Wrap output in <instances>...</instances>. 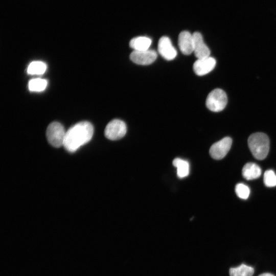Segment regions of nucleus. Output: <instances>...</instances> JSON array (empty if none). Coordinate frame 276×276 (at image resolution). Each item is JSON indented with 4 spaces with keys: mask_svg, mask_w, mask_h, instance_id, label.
Returning <instances> with one entry per match:
<instances>
[{
    "mask_svg": "<svg viewBox=\"0 0 276 276\" xmlns=\"http://www.w3.org/2000/svg\"><path fill=\"white\" fill-rule=\"evenodd\" d=\"M261 169L256 164L248 163L246 164L242 171L243 177L246 180H252L259 178L261 175Z\"/></svg>",
    "mask_w": 276,
    "mask_h": 276,
    "instance_id": "nucleus-12",
    "label": "nucleus"
},
{
    "mask_svg": "<svg viewBox=\"0 0 276 276\" xmlns=\"http://www.w3.org/2000/svg\"><path fill=\"white\" fill-rule=\"evenodd\" d=\"M94 127L87 121L79 122L66 131L63 146L70 152H73L88 143L92 138Z\"/></svg>",
    "mask_w": 276,
    "mask_h": 276,
    "instance_id": "nucleus-1",
    "label": "nucleus"
},
{
    "mask_svg": "<svg viewBox=\"0 0 276 276\" xmlns=\"http://www.w3.org/2000/svg\"><path fill=\"white\" fill-rule=\"evenodd\" d=\"M232 139L230 137H225L212 145L210 149V154L215 159L223 158L231 149Z\"/></svg>",
    "mask_w": 276,
    "mask_h": 276,
    "instance_id": "nucleus-6",
    "label": "nucleus"
},
{
    "mask_svg": "<svg viewBox=\"0 0 276 276\" xmlns=\"http://www.w3.org/2000/svg\"><path fill=\"white\" fill-rule=\"evenodd\" d=\"M235 192L240 198L246 199L249 196L250 189L245 184L239 183L236 186Z\"/></svg>",
    "mask_w": 276,
    "mask_h": 276,
    "instance_id": "nucleus-18",
    "label": "nucleus"
},
{
    "mask_svg": "<svg viewBox=\"0 0 276 276\" xmlns=\"http://www.w3.org/2000/svg\"><path fill=\"white\" fill-rule=\"evenodd\" d=\"M230 276H252L254 273V268L251 266L242 264L229 269Z\"/></svg>",
    "mask_w": 276,
    "mask_h": 276,
    "instance_id": "nucleus-15",
    "label": "nucleus"
},
{
    "mask_svg": "<svg viewBox=\"0 0 276 276\" xmlns=\"http://www.w3.org/2000/svg\"><path fill=\"white\" fill-rule=\"evenodd\" d=\"M178 44L182 54L188 55L193 52L194 41L193 34L183 31L178 36Z\"/></svg>",
    "mask_w": 276,
    "mask_h": 276,
    "instance_id": "nucleus-11",
    "label": "nucleus"
},
{
    "mask_svg": "<svg viewBox=\"0 0 276 276\" xmlns=\"http://www.w3.org/2000/svg\"><path fill=\"white\" fill-rule=\"evenodd\" d=\"M157 58V53L154 50L133 51L130 55V60L140 65H149L153 63Z\"/></svg>",
    "mask_w": 276,
    "mask_h": 276,
    "instance_id": "nucleus-7",
    "label": "nucleus"
},
{
    "mask_svg": "<svg viewBox=\"0 0 276 276\" xmlns=\"http://www.w3.org/2000/svg\"><path fill=\"white\" fill-rule=\"evenodd\" d=\"M264 182L268 187H273L276 186V175L273 171L268 170L264 174Z\"/></svg>",
    "mask_w": 276,
    "mask_h": 276,
    "instance_id": "nucleus-19",
    "label": "nucleus"
},
{
    "mask_svg": "<svg viewBox=\"0 0 276 276\" xmlns=\"http://www.w3.org/2000/svg\"><path fill=\"white\" fill-rule=\"evenodd\" d=\"M46 68L45 63L40 61H35L29 65L27 72L31 75H41L45 72Z\"/></svg>",
    "mask_w": 276,
    "mask_h": 276,
    "instance_id": "nucleus-16",
    "label": "nucleus"
},
{
    "mask_svg": "<svg viewBox=\"0 0 276 276\" xmlns=\"http://www.w3.org/2000/svg\"><path fill=\"white\" fill-rule=\"evenodd\" d=\"M216 63V60L210 56L197 59L193 64V69L198 76H203L212 71L214 68Z\"/></svg>",
    "mask_w": 276,
    "mask_h": 276,
    "instance_id": "nucleus-8",
    "label": "nucleus"
},
{
    "mask_svg": "<svg viewBox=\"0 0 276 276\" xmlns=\"http://www.w3.org/2000/svg\"><path fill=\"white\" fill-rule=\"evenodd\" d=\"M194 47L193 52L197 59H201L210 56V50L203 40L202 35L195 32L193 34Z\"/></svg>",
    "mask_w": 276,
    "mask_h": 276,
    "instance_id": "nucleus-10",
    "label": "nucleus"
},
{
    "mask_svg": "<svg viewBox=\"0 0 276 276\" xmlns=\"http://www.w3.org/2000/svg\"><path fill=\"white\" fill-rule=\"evenodd\" d=\"M47 81L41 78L31 79L28 83V87L30 91H41L45 89L47 85Z\"/></svg>",
    "mask_w": 276,
    "mask_h": 276,
    "instance_id": "nucleus-17",
    "label": "nucleus"
},
{
    "mask_svg": "<svg viewBox=\"0 0 276 276\" xmlns=\"http://www.w3.org/2000/svg\"><path fill=\"white\" fill-rule=\"evenodd\" d=\"M152 41L146 36H139L132 38L129 42V46L134 51H141L149 50Z\"/></svg>",
    "mask_w": 276,
    "mask_h": 276,
    "instance_id": "nucleus-13",
    "label": "nucleus"
},
{
    "mask_svg": "<svg viewBox=\"0 0 276 276\" xmlns=\"http://www.w3.org/2000/svg\"><path fill=\"white\" fill-rule=\"evenodd\" d=\"M126 131L127 127L125 123L121 120L114 119L106 125L104 134L108 139L115 141L124 137Z\"/></svg>",
    "mask_w": 276,
    "mask_h": 276,
    "instance_id": "nucleus-5",
    "label": "nucleus"
},
{
    "mask_svg": "<svg viewBox=\"0 0 276 276\" xmlns=\"http://www.w3.org/2000/svg\"><path fill=\"white\" fill-rule=\"evenodd\" d=\"M227 102V98L225 93L220 88H216L208 95L205 105L211 111L219 112L225 108Z\"/></svg>",
    "mask_w": 276,
    "mask_h": 276,
    "instance_id": "nucleus-4",
    "label": "nucleus"
},
{
    "mask_svg": "<svg viewBox=\"0 0 276 276\" xmlns=\"http://www.w3.org/2000/svg\"><path fill=\"white\" fill-rule=\"evenodd\" d=\"M248 145L253 156L257 159L263 160L269 152V140L266 134L256 132L249 136Z\"/></svg>",
    "mask_w": 276,
    "mask_h": 276,
    "instance_id": "nucleus-2",
    "label": "nucleus"
},
{
    "mask_svg": "<svg viewBox=\"0 0 276 276\" xmlns=\"http://www.w3.org/2000/svg\"><path fill=\"white\" fill-rule=\"evenodd\" d=\"M173 165L177 168V175L180 178L187 177L189 174L190 165L188 162L180 158L173 160Z\"/></svg>",
    "mask_w": 276,
    "mask_h": 276,
    "instance_id": "nucleus-14",
    "label": "nucleus"
},
{
    "mask_svg": "<svg viewBox=\"0 0 276 276\" xmlns=\"http://www.w3.org/2000/svg\"><path fill=\"white\" fill-rule=\"evenodd\" d=\"M66 132L63 125L59 122L50 123L46 130V136L48 142L55 148L63 146Z\"/></svg>",
    "mask_w": 276,
    "mask_h": 276,
    "instance_id": "nucleus-3",
    "label": "nucleus"
},
{
    "mask_svg": "<svg viewBox=\"0 0 276 276\" xmlns=\"http://www.w3.org/2000/svg\"><path fill=\"white\" fill-rule=\"evenodd\" d=\"M259 276H274V275L270 273H264L261 274Z\"/></svg>",
    "mask_w": 276,
    "mask_h": 276,
    "instance_id": "nucleus-20",
    "label": "nucleus"
},
{
    "mask_svg": "<svg viewBox=\"0 0 276 276\" xmlns=\"http://www.w3.org/2000/svg\"><path fill=\"white\" fill-rule=\"evenodd\" d=\"M157 49L160 55L167 60L174 59L177 55L176 49L167 36H163L159 39Z\"/></svg>",
    "mask_w": 276,
    "mask_h": 276,
    "instance_id": "nucleus-9",
    "label": "nucleus"
}]
</instances>
